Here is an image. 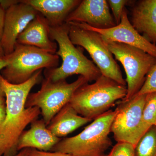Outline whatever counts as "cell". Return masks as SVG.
I'll list each match as a JSON object with an SVG mask.
<instances>
[{
  "label": "cell",
  "instance_id": "1",
  "mask_svg": "<svg viewBox=\"0 0 156 156\" xmlns=\"http://www.w3.org/2000/svg\"><path fill=\"white\" fill-rule=\"evenodd\" d=\"M42 71H38L28 80L19 84L9 83L0 74V83L6 97V116L0 130V156H12L18 153L20 135L41 114L38 108H26L25 104L31 90L41 81Z\"/></svg>",
  "mask_w": 156,
  "mask_h": 156
},
{
  "label": "cell",
  "instance_id": "2",
  "mask_svg": "<svg viewBox=\"0 0 156 156\" xmlns=\"http://www.w3.org/2000/svg\"><path fill=\"white\" fill-rule=\"evenodd\" d=\"M69 25L63 23L50 27V38L58 46L56 54L61 57L59 67L45 70V79L56 82L66 80L68 77L80 75L89 81H95L101 75L93 62L87 58L80 48H76L69 36Z\"/></svg>",
  "mask_w": 156,
  "mask_h": 156
},
{
  "label": "cell",
  "instance_id": "3",
  "mask_svg": "<svg viewBox=\"0 0 156 156\" xmlns=\"http://www.w3.org/2000/svg\"><path fill=\"white\" fill-rule=\"evenodd\" d=\"M127 87L102 75L93 83H87L78 88L69 103L81 116L92 120L103 114L123 100Z\"/></svg>",
  "mask_w": 156,
  "mask_h": 156
},
{
  "label": "cell",
  "instance_id": "4",
  "mask_svg": "<svg viewBox=\"0 0 156 156\" xmlns=\"http://www.w3.org/2000/svg\"><path fill=\"white\" fill-rule=\"evenodd\" d=\"M115 111L109 110L75 136L60 140L50 151L73 156H105L112 145L109 135Z\"/></svg>",
  "mask_w": 156,
  "mask_h": 156
},
{
  "label": "cell",
  "instance_id": "5",
  "mask_svg": "<svg viewBox=\"0 0 156 156\" xmlns=\"http://www.w3.org/2000/svg\"><path fill=\"white\" fill-rule=\"evenodd\" d=\"M8 65L1 71V76L9 83H22L43 69L58 67L59 56L39 48L16 43L14 51L5 56Z\"/></svg>",
  "mask_w": 156,
  "mask_h": 156
},
{
  "label": "cell",
  "instance_id": "6",
  "mask_svg": "<svg viewBox=\"0 0 156 156\" xmlns=\"http://www.w3.org/2000/svg\"><path fill=\"white\" fill-rule=\"evenodd\" d=\"M89 82L82 76L70 83L66 80L53 82L44 79L40 90L28 95L26 108H38L48 126L56 114L69 102L76 90Z\"/></svg>",
  "mask_w": 156,
  "mask_h": 156
},
{
  "label": "cell",
  "instance_id": "7",
  "mask_svg": "<svg viewBox=\"0 0 156 156\" xmlns=\"http://www.w3.org/2000/svg\"><path fill=\"white\" fill-rule=\"evenodd\" d=\"M69 36L75 45L85 49L89 53L101 75L110 78L118 83L126 86L119 66L114 58L100 34L82 28L74 23H69Z\"/></svg>",
  "mask_w": 156,
  "mask_h": 156
},
{
  "label": "cell",
  "instance_id": "8",
  "mask_svg": "<svg viewBox=\"0 0 156 156\" xmlns=\"http://www.w3.org/2000/svg\"><path fill=\"white\" fill-rule=\"evenodd\" d=\"M104 41L126 71L127 93L122 100H129L139 92L148 73L156 64V58L133 46L118 42Z\"/></svg>",
  "mask_w": 156,
  "mask_h": 156
},
{
  "label": "cell",
  "instance_id": "9",
  "mask_svg": "<svg viewBox=\"0 0 156 156\" xmlns=\"http://www.w3.org/2000/svg\"><path fill=\"white\" fill-rule=\"evenodd\" d=\"M146 95H135L128 100H122L115 111L111 132L118 142H126L136 147L140 139L139 131Z\"/></svg>",
  "mask_w": 156,
  "mask_h": 156
},
{
  "label": "cell",
  "instance_id": "10",
  "mask_svg": "<svg viewBox=\"0 0 156 156\" xmlns=\"http://www.w3.org/2000/svg\"><path fill=\"white\" fill-rule=\"evenodd\" d=\"M82 28L94 31L101 35L105 41L122 43L143 50L156 58V45L135 29L128 19L126 8L122 14L121 22L115 26L105 29L93 28L85 23H74Z\"/></svg>",
  "mask_w": 156,
  "mask_h": 156
},
{
  "label": "cell",
  "instance_id": "11",
  "mask_svg": "<svg viewBox=\"0 0 156 156\" xmlns=\"http://www.w3.org/2000/svg\"><path fill=\"white\" fill-rule=\"evenodd\" d=\"M39 14L32 6L20 1L6 11L5 19L1 42L5 56L14 51L17 37Z\"/></svg>",
  "mask_w": 156,
  "mask_h": 156
},
{
  "label": "cell",
  "instance_id": "12",
  "mask_svg": "<svg viewBox=\"0 0 156 156\" xmlns=\"http://www.w3.org/2000/svg\"><path fill=\"white\" fill-rule=\"evenodd\" d=\"M65 23H85L93 28L105 29L116 25L105 0H83L68 15Z\"/></svg>",
  "mask_w": 156,
  "mask_h": 156
},
{
  "label": "cell",
  "instance_id": "13",
  "mask_svg": "<svg viewBox=\"0 0 156 156\" xmlns=\"http://www.w3.org/2000/svg\"><path fill=\"white\" fill-rule=\"evenodd\" d=\"M17 43L35 47L52 54H56L58 49L57 43L50 38L49 23L40 13L18 36Z\"/></svg>",
  "mask_w": 156,
  "mask_h": 156
},
{
  "label": "cell",
  "instance_id": "14",
  "mask_svg": "<svg viewBox=\"0 0 156 156\" xmlns=\"http://www.w3.org/2000/svg\"><path fill=\"white\" fill-rule=\"evenodd\" d=\"M61 139L48 129L43 119H37L31 123L29 129L23 131L20 135L17 144V151L34 148L50 151Z\"/></svg>",
  "mask_w": 156,
  "mask_h": 156
},
{
  "label": "cell",
  "instance_id": "15",
  "mask_svg": "<svg viewBox=\"0 0 156 156\" xmlns=\"http://www.w3.org/2000/svg\"><path fill=\"white\" fill-rule=\"evenodd\" d=\"M80 0H23L46 18L50 27L65 23L70 13L80 4Z\"/></svg>",
  "mask_w": 156,
  "mask_h": 156
},
{
  "label": "cell",
  "instance_id": "16",
  "mask_svg": "<svg viewBox=\"0 0 156 156\" xmlns=\"http://www.w3.org/2000/svg\"><path fill=\"white\" fill-rule=\"evenodd\" d=\"M131 24L150 41L156 44V0H142L133 6Z\"/></svg>",
  "mask_w": 156,
  "mask_h": 156
},
{
  "label": "cell",
  "instance_id": "17",
  "mask_svg": "<svg viewBox=\"0 0 156 156\" xmlns=\"http://www.w3.org/2000/svg\"><path fill=\"white\" fill-rule=\"evenodd\" d=\"M91 121L92 120L78 114L68 103L53 117L48 128L55 136L60 138Z\"/></svg>",
  "mask_w": 156,
  "mask_h": 156
},
{
  "label": "cell",
  "instance_id": "18",
  "mask_svg": "<svg viewBox=\"0 0 156 156\" xmlns=\"http://www.w3.org/2000/svg\"><path fill=\"white\" fill-rule=\"evenodd\" d=\"M156 118V92H153L146 95L140 129V138L151 127L154 126Z\"/></svg>",
  "mask_w": 156,
  "mask_h": 156
},
{
  "label": "cell",
  "instance_id": "19",
  "mask_svg": "<svg viewBox=\"0 0 156 156\" xmlns=\"http://www.w3.org/2000/svg\"><path fill=\"white\" fill-rule=\"evenodd\" d=\"M135 156H156V128L151 127L135 147Z\"/></svg>",
  "mask_w": 156,
  "mask_h": 156
},
{
  "label": "cell",
  "instance_id": "20",
  "mask_svg": "<svg viewBox=\"0 0 156 156\" xmlns=\"http://www.w3.org/2000/svg\"><path fill=\"white\" fill-rule=\"evenodd\" d=\"M153 92H156V63L148 73L142 87L136 95H146Z\"/></svg>",
  "mask_w": 156,
  "mask_h": 156
},
{
  "label": "cell",
  "instance_id": "21",
  "mask_svg": "<svg viewBox=\"0 0 156 156\" xmlns=\"http://www.w3.org/2000/svg\"><path fill=\"white\" fill-rule=\"evenodd\" d=\"M106 156H135V147L128 142H118Z\"/></svg>",
  "mask_w": 156,
  "mask_h": 156
},
{
  "label": "cell",
  "instance_id": "22",
  "mask_svg": "<svg viewBox=\"0 0 156 156\" xmlns=\"http://www.w3.org/2000/svg\"><path fill=\"white\" fill-rule=\"evenodd\" d=\"M109 6L110 7L113 15L114 19L117 25L121 22L122 14L125 6L131 1L128 0H108L107 1Z\"/></svg>",
  "mask_w": 156,
  "mask_h": 156
},
{
  "label": "cell",
  "instance_id": "23",
  "mask_svg": "<svg viewBox=\"0 0 156 156\" xmlns=\"http://www.w3.org/2000/svg\"><path fill=\"white\" fill-rule=\"evenodd\" d=\"M26 156H73L58 152L44 151L34 148H26Z\"/></svg>",
  "mask_w": 156,
  "mask_h": 156
},
{
  "label": "cell",
  "instance_id": "24",
  "mask_svg": "<svg viewBox=\"0 0 156 156\" xmlns=\"http://www.w3.org/2000/svg\"><path fill=\"white\" fill-rule=\"evenodd\" d=\"M6 10L0 5V41L2 36L5 19Z\"/></svg>",
  "mask_w": 156,
  "mask_h": 156
},
{
  "label": "cell",
  "instance_id": "25",
  "mask_svg": "<svg viewBox=\"0 0 156 156\" xmlns=\"http://www.w3.org/2000/svg\"><path fill=\"white\" fill-rule=\"evenodd\" d=\"M20 2V1L17 0H0V5L6 11L11 6L18 4Z\"/></svg>",
  "mask_w": 156,
  "mask_h": 156
},
{
  "label": "cell",
  "instance_id": "26",
  "mask_svg": "<svg viewBox=\"0 0 156 156\" xmlns=\"http://www.w3.org/2000/svg\"><path fill=\"white\" fill-rule=\"evenodd\" d=\"M6 116V103L0 106V130Z\"/></svg>",
  "mask_w": 156,
  "mask_h": 156
},
{
  "label": "cell",
  "instance_id": "27",
  "mask_svg": "<svg viewBox=\"0 0 156 156\" xmlns=\"http://www.w3.org/2000/svg\"><path fill=\"white\" fill-rule=\"evenodd\" d=\"M8 62L5 56L0 57V71L4 69L8 65Z\"/></svg>",
  "mask_w": 156,
  "mask_h": 156
},
{
  "label": "cell",
  "instance_id": "28",
  "mask_svg": "<svg viewBox=\"0 0 156 156\" xmlns=\"http://www.w3.org/2000/svg\"><path fill=\"white\" fill-rule=\"evenodd\" d=\"M26 151L27 149H24L20 151H19V152L17 153L16 154L12 156H26Z\"/></svg>",
  "mask_w": 156,
  "mask_h": 156
},
{
  "label": "cell",
  "instance_id": "29",
  "mask_svg": "<svg viewBox=\"0 0 156 156\" xmlns=\"http://www.w3.org/2000/svg\"><path fill=\"white\" fill-rule=\"evenodd\" d=\"M5 96H0V106L6 103V99Z\"/></svg>",
  "mask_w": 156,
  "mask_h": 156
},
{
  "label": "cell",
  "instance_id": "30",
  "mask_svg": "<svg viewBox=\"0 0 156 156\" xmlns=\"http://www.w3.org/2000/svg\"><path fill=\"white\" fill-rule=\"evenodd\" d=\"M5 56L4 50H3L2 46V44H1V41H0V57H3V56Z\"/></svg>",
  "mask_w": 156,
  "mask_h": 156
},
{
  "label": "cell",
  "instance_id": "31",
  "mask_svg": "<svg viewBox=\"0 0 156 156\" xmlns=\"http://www.w3.org/2000/svg\"><path fill=\"white\" fill-rule=\"evenodd\" d=\"M5 96V93L3 91L2 88L1 84L0 83V96Z\"/></svg>",
  "mask_w": 156,
  "mask_h": 156
},
{
  "label": "cell",
  "instance_id": "32",
  "mask_svg": "<svg viewBox=\"0 0 156 156\" xmlns=\"http://www.w3.org/2000/svg\"><path fill=\"white\" fill-rule=\"evenodd\" d=\"M154 126L156 128V118L155 122L154 125Z\"/></svg>",
  "mask_w": 156,
  "mask_h": 156
},
{
  "label": "cell",
  "instance_id": "33",
  "mask_svg": "<svg viewBox=\"0 0 156 156\" xmlns=\"http://www.w3.org/2000/svg\"><path fill=\"white\" fill-rule=\"evenodd\" d=\"M105 156H106V155H105Z\"/></svg>",
  "mask_w": 156,
  "mask_h": 156
}]
</instances>
